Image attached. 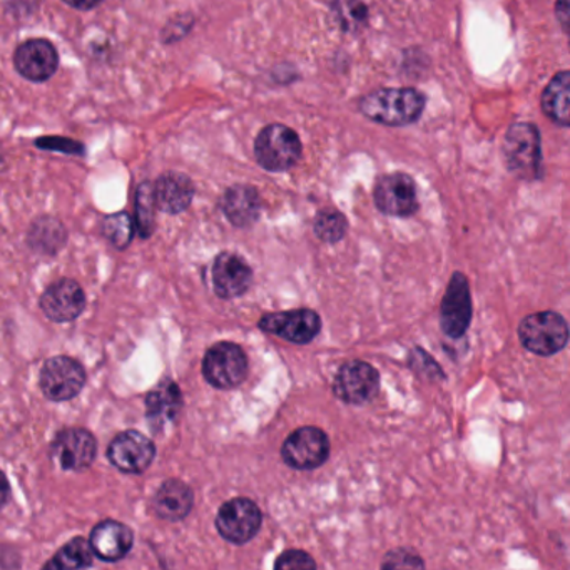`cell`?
<instances>
[{"instance_id":"6da1fadb","label":"cell","mask_w":570,"mask_h":570,"mask_svg":"<svg viewBox=\"0 0 570 570\" xmlns=\"http://www.w3.org/2000/svg\"><path fill=\"white\" fill-rule=\"evenodd\" d=\"M425 109V97L412 87L378 89L361 99L360 110L378 124L407 126L415 123Z\"/></svg>"},{"instance_id":"7a4b0ae2","label":"cell","mask_w":570,"mask_h":570,"mask_svg":"<svg viewBox=\"0 0 570 570\" xmlns=\"http://www.w3.org/2000/svg\"><path fill=\"white\" fill-rule=\"evenodd\" d=\"M517 334H519L520 344L530 353L552 357L567 347L569 325L559 313H534L520 321Z\"/></svg>"},{"instance_id":"3957f363","label":"cell","mask_w":570,"mask_h":570,"mask_svg":"<svg viewBox=\"0 0 570 570\" xmlns=\"http://www.w3.org/2000/svg\"><path fill=\"white\" fill-rule=\"evenodd\" d=\"M504 158L507 168L517 178L536 179L542 169L539 129L530 123L510 126L504 139Z\"/></svg>"},{"instance_id":"277c9868","label":"cell","mask_w":570,"mask_h":570,"mask_svg":"<svg viewBox=\"0 0 570 570\" xmlns=\"http://www.w3.org/2000/svg\"><path fill=\"white\" fill-rule=\"evenodd\" d=\"M302 149V141L293 129L283 124H270L256 138V161L266 171H288L298 162Z\"/></svg>"},{"instance_id":"5b68a950","label":"cell","mask_w":570,"mask_h":570,"mask_svg":"<svg viewBox=\"0 0 570 570\" xmlns=\"http://www.w3.org/2000/svg\"><path fill=\"white\" fill-rule=\"evenodd\" d=\"M203 374L214 389L240 387L247 377V357L240 345L220 341L204 355Z\"/></svg>"},{"instance_id":"8992f818","label":"cell","mask_w":570,"mask_h":570,"mask_svg":"<svg viewBox=\"0 0 570 570\" xmlns=\"http://www.w3.org/2000/svg\"><path fill=\"white\" fill-rule=\"evenodd\" d=\"M282 457L295 471H315L330 457V440L318 426H302L283 443Z\"/></svg>"},{"instance_id":"52a82bcc","label":"cell","mask_w":570,"mask_h":570,"mask_svg":"<svg viewBox=\"0 0 570 570\" xmlns=\"http://www.w3.org/2000/svg\"><path fill=\"white\" fill-rule=\"evenodd\" d=\"M263 514L250 498L238 497L221 505L217 516V529L228 542L243 546L255 539L262 529Z\"/></svg>"},{"instance_id":"ba28073f","label":"cell","mask_w":570,"mask_h":570,"mask_svg":"<svg viewBox=\"0 0 570 570\" xmlns=\"http://www.w3.org/2000/svg\"><path fill=\"white\" fill-rule=\"evenodd\" d=\"M86 383V371L80 361L70 357H54L41 370V389L49 400L64 402L80 395Z\"/></svg>"},{"instance_id":"9c48e42d","label":"cell","mask_w":570,"mask_h":570,"mask_svg":"<svg viewBox=\"0 0 570 570\" xmlns=\"http://www.w3.org/2000/svg\"><path fill=\"white\" fill-rule=\"evenodd\" d=\"M380 374L367 361L351 360L338 370L334 393L348 405H365L377 397Z\"/></svg>"},{"instance_id":"30bf717a","label":"cell","mask_w":570,"mask_h":570,"mask_svg":"<svg viewBox=\"0 0 570 570\" xmlns=\"http://www.w3.org/2000/svg\"><path fill=\"white\" fill-rule=\"evenodd\" d=\"M258 327L265 334L276 335L289 344L306 345L320 334L321 318L313 309H292L263 316Z\"/></svg>"},{"instance_id":"8fae6325","label":"cell","mask_w":570,"mask_h":570,"mask_svg":"<svg viewBox=\"0 0 570 570\" xmlns=\"http://www.w3.org/2000/svg\"><path fill=\"white\" fill-rule=\"evenodd\" d=\"M472 321V296L467 278L455 273L440 306V327L447 337L458 340L467 334Z\"/></svg>"},{"instance_id":"7c38bea8","label":"cell","mask_w":570,"mask_h":570,"mask_svg":"<svg viewBox=\"0 0 570 570\" xmlns=\"http://www.w3.org/2000/svg\"><path fill=\"white\" fill-rule=\"evenodd\" d=\"M374 204L387 217L409 218L419 211L416 186L403 172L383 176L374 186Z\"/></svg>"},{"instance_id":"4fadbf2b","label":"cell","mask_w":570,"mask_h":570,"mask_svg":"<svg viewBox=\"0 0 570 570\" xmlns=\"http://www.w3.org/2000/svg\"><path fill=\"white\" fill-rule=\"evenodd\" d=\"M155 455L152 440L136 430L119 433L107 448L110 464L126 474H141L152 464Z\"/></svg>"},{"instance_id":"5bb4252c","label":"cell","mask_w":570,"mask_h":570,"mask_svg":"<svg viewBox=\"0 0 570 570\" xmlns=\"http://www.w3.org/2000/svg\"><path fill=\"white\" fill-rule=\"evenodd\" d=\"M52 458L64 471L81 472L91 467L97 454V443L86 429L62 430L52 443Z\"/></svg>"},{"instance_id":"9a60e30c","label":"cell","mask_w":570,"mask_h":570,"mask_svg":"<svg viewBox=\"0 0 570 570\" xmlns=\"http://www.w3.org/2000/svg\"><path fill=\"white\" fill-rule=\"evenodd\" d=\"M14 67L24 80L44 83L57 71V51L45 39H29L15 49Z\"/></svg>"},{"instance_id":"2e32d148","label":"cell","mask_w":570,"mask_h":570,"mask_svg":"<svg viewBox=\"0 0 570 570\" xmlns=\"http://www.w3.org/2000/svg\"><path fill=\"white\" fill-rule=\"evenodd\" d=\"M86 306L83 288L73 279H61L45 289L41 298V308L49 320L66 324L76 320Z\"/></svg>"},{"instance_id":"e0dca14e","label":"cell","mask_w":570,"mask_h":570,"mask_svg":"<svg viewBox=\"0 0 570 570\" xmlns=\"http://www.w3.org/2000/svg\"><path fill=\"white\" fill-rule=\"evenodd\" d=\"M213 288L220 298L233 299L244 295L253 282V272L250 265L236 253H221L211 270Z\"/></svg>"},{"instance_id":"ac0fdd59","label":"cell","mask_w":570,"mask_h":570,"mask_svg":"<svg viewBox=\"0 0 570 570\" xmlns=\"http://www.w3.org/2000/svg\"><path fill=\"white\" fill-rule=\"evenodd\" d=\"M131 529L116 520H104L91 534V549L104 562H117L133 549Z\"/></svg>"},{"instance_id":"d6986e66","label":"cell","mask_w":570,"mask_h":570,"mask_svg":"<svg viewBox=\"0 0 570 570\" xmlns=\"http://www.w3.org/2000/svg\"><path fill=\"white\" fill-rule=\"evenodd\" d=\"M221 210L233 226L247 228L258 221L262 200L253 186H231L221 198Z\"/></svg>"},{"instance_id":"ffe728a7","label":"cell","mask_w":570,"mask_h":570,"mask_svg":"<svg viewBox=\"0 0 570 570\" xmlns=\"http://www.w3.org/2000/svg\"><path fill=\"white\" fill-rule=\"evenodd\" d=\"M193 181L181 172H165L155 182L156 208L162 213H182L193 203Z\"/></svg>"},{"instance_id":"44dd1931","label":"cell","mask_w":570,"mask_h":570,"mask_svg":"<svg viewBox=\"0 0 570 570\" xmlns=\"http://www.w3.org/2000/svg\"><path fill=\"white\" fill-rule=\"evenodd\" d=\"M181 409V390L171 380H162L146 397V415L156 429L175 422Z\"/></svg>"},{"instance_id":"7402d4cb","label":"cell","mask_w":570,"mask_h":570,"mask_svg":"<svg viewBox=\"0 0 570 570\" xmlns=\"http://www.w3.org/2000/svg\"><path fill=\"white\" fill-rule=\"evenodd\" d=\"M193 490L181 481H168L155 497V510L161 519L182 520L193 509Z\"/></svg>"},{"instance_id":"603a6c76","label":"cell","mask_w":570,"mask_h":570,"mask_svg":"<svg viewBox=\"0 0 570 570\" xmlns=\"http://www.w3.org/2000/svg\"><path fill=\"white\" fill-rule=\"evenodd\" d=\"M542 110L553 120L567 128L570 124V73L562 71L552 77L542 93Z\"/></svg>"},{"instance_id":"cb8c5ba5","label":"cell","mask_w":570,"mask_h":570,"mask_svg":"<svg viewBox=\"0 0 570 570\" xmlns=\"http://www.w3.org/2000/svg\"><path fill=\"white\" fill-rule=\"evenodd\" d=\"M136 218L135 230L138 231L139 236L149 238L155 231L156 224V201H155V184L149 181L141 182L136 189L135 198Z\"/></svg>"},{"instance_id":"d4e9b609","label":"cell","mask_w":570,"mask_h":570,"mask_svg":"<svg viewBox=\"0 0 570 570\" xmlns=\"http://www.w3.org/2000/svg\"><path fill=\"white\" fill-rule=\"evenodd\" d=\"M93 563V549L84 539H74L62 547L51 562L45 563V569H83Z\"/></svg>"},{"instance_id":"484cf974","label":"cell","mask_w":570,"mask_h":570,"mask_svg":"<svg viewBox=\"0 0 570 570\" xmlns=\"http://www.w3.org/2000/svg\"><path fill=\"white\" fill-rule=\"evenodd\" d=\"M331 12L345 32L360 31L368 21L367 6L361 0H335Z\"/></svg>"},{"instance_id":"4316f807","label":"cell","mask_w":570,"mask_h":570,"mask_svg":"<svg viewBox=\"0 0 570 570\" xmlns=\"http://www.w3.org/2000/svg\"><path fill=\"white\" fill-rule=\"evenodd\" d=\"M313 230L324 243L334 244L344 240L348 231V221L340 211L324 210L316 214Z\"/></svg>"},{"instance_id":"83f0119b","label":"cell","mask_w":570,"mask_h":570,"mask_svg":"<svg viewBox=\"0 0 570 570\" xmlns=\"http://www.w3.org/2000/svg\"><path fill=\"white\" fill-rule=\"evenodd\" d=\"M104 236L114 244V246L123 247L131 243L133 234H135V221L128 213L110 214L104 220Z\"/></svg>"},{"instance_id":"f1b7e54d","label":"cell","mask_w":570,"mask_h":570,"mask_svg":"<svg viewBox=\"0 0 570 570\" xmlns=\"http://www.w3.org/2000/svg\"><path fill=\"white\" fill-rule=\"evenodd\" d=\"M275 569L278 570H306L316 569V562L309 553L303 550H286L276 559Z\"/></svg>"},{"instance_id":"f546056e","label":"cell","mask_w":570,"mask_h":570,"mask_svg":"<svg viewBox=\"0 0 570 570\" xmlns=\"http://www.w3.org/2000/svg\"><path fill=\"white\" fill-rule=\"evenodd\" d=\"M422 569L425 562L416 553L409 549H395L387 553L382 562V569Z\"/></svg>"},{"instance_id":"4dcf8cb0","label":"cell","mask_w":570,"mask_h":570,"mask_svg":"<svg viewBox=\"0 0 570 570\" xmlns=\"http://www.w3.org/2000/svg\"><path fill=\"white\" fill-rule=\"evenodd\" d=\"M35 146L42 151L66 152V155H84V146L73 139L61 138V136H48V138L35 139Z\"/></svg>"},{"instance_id":"1f68e13d","label":"cell","mask_w":570,"mask_h":570,"mask_svg":"<svg viewBox=\"0 0 570 570\" xmlns=\"http://www.w3.org/2000/svg\"><path fill=\"white\" fill-rule=\"evenodd\" d=\"M557 19H559L560 25L563 31L567 32L569 29V0H557L556 4Z\"/></svg>"},{"instance_id":"d6a6232c","label":"cell","mask_w":570,"mask_h":570,"mask_svg":"<svg viewBox=\"0 0 570 570\" xmlns=\"http://www.w3.org/2000/svg\"><path fill=\"white\" fill-rule=\"evenodd\" d=\"M64 2L76 11H91V9L97 8L103 0H64Z\"/></svg>"},{"instance_id":"836d02e7","label":"cell","mask_w":570,"mask_h":570,"mask_svg":"<svg viewBox=\"0 0 570 570\" xmlns=\"http://www.w3.org/2000/svg\"><path fill=\"white\" fill-rule=\"evenodd\" d=\"M9 495H11V487H9L8 477L0 472V509L8 504Z\"/></svg>"},{"instance_id":"e575fe53","label":"cell","mask_w":570,"mask_h":570,"mask_svg":"<svg viewBox=\"0 0 570 570\" xmlns=\"http://www.w3.org/2000/svg\"><path fill=\"white\" fill-rule=\"evenodd\" d=\"M12 6H14L15 11H21L24 9L25 12H31V6L38 4V0H11Z\"/></svg>"}]
</instances>
